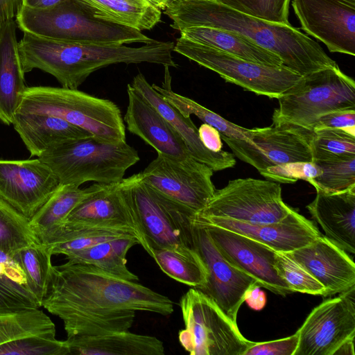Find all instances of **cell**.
<instances>
[{
    "label": "cell",
    "mask_w": 355,
    "mask_h": 355,
    "mask_svg": "<svg viewBox=\"0 0 355 355\" xmlns=\"http://www.w3.org/2000/svg\"><path fill=\"white\" fill-rule=\"evenodd\" d=\"M313 131L315 135L312 141L313 154H355V130L322 128Z\"/></svg>",
    "instance_id": "42"
},
{
    "label": "cell",
    "mask_w": 355,
    "mask_h": 355,
    "mask_svg": "<svg viewBox=\"0 0 355 355\" xmlns=\"http://www.w3.org/2000/svg\"><path fill=\"white\" fill-rule=\"evenodd\" d=\"M38 158L51 168L60 184L78 187L87 182H119L128 168L139 161L137 151L126 142L108 144L94 137L62 144Z\"/></svg>",
    "instance_id": "6"
},
{
    "label": "cell",
    "mask_w": 355,
    "mask_h": 355,
    "mask_svg": "<svg viewBox=\"0 0 355 355\" xmlns=\"http://www.w3.org/2000/svg\"><path fill=\"white\" fill-rule=\"evenodd\" d=\"M322 128H340L355 130V110H341L319 116L313 130Z\"/></svg>",
    "instance_id": "45"
},
{
    "label": "cell",
    "mask_w": 355,
    "mask_h": 355,
    "mask_svg": "<svg viewBox=\"0 0 355 355\" xmlns=\"http://www.w3.org/2000/svg\"><path fill=\"white\" fill-rule=\"evenodd\" d=\"M16 112L57 116L88 132L100 141L126 142L125 126L119 107L108 99L78 89L27 87Z\"/></svg>",
    "instance_id": "5"
},
{
    "label": "cell",
    "mask_w": 355,
    "mask_h": 355,
    "mask_svg": "<svg viewBox=\"0 0 355 355\" xmlns=\"http://www.w3.org/2000/svg\"><path fill=\"white\" fill-rule=\"evenodd\" d=\"M127 93L128 105L123 121L130 132L140 137L157 154L180 160L192 157L179 133L130 84Z\"/></svg>",
    "instance_id": "22"
},
{
    "label": "cell",
    "mask_w": 355,
    "mask_h": 355,
    "mask_svg": "<svg viewBox=\"0 0 355 355\" xmlns=\"http://www.w3.org/2000/svg\"><path fill=\"white\" fill-rule=\"evenodd\" d=\"M298 341L299 334L297 331L293 335L284 338L268 342H254L243 355H294Z\"/></svg>",
    "instance_id": "44"
},
{
    "label": "cell",
    "mask_w": 355,
    "mask_h": 355,
    "mask_svg": "<svg viewBox=\"0 0 355 355\" xmlns=\"http://www.w3.org/2000/svg\"><path fill=\"white\" fill-rule=\"evenodd\" d=\"M165 67L164 81L162 86L153 84L156 90L167 102L177 108L183 115L190 117L194 114L204 123L215 128L221 135L230 138L249 141L252 136V129H248L233 123L219 114L201 105L191 98L175 93L171 89V78L168 66Z\"/></svg>",
    "instance_id": "32"
},
{
    "label": "cell",
    "mask_w": 355,
    "mask_h": 355,
    "mask_svg": "<svg viewBox=\"0 0 355 355\" xmlns=\"http://www.w3.org/2000/svg\"><path fill=\"white\" fill-rule=\"evenodd\" d=\"M15 17L23 33L57 40L102 45L146 44L155 40L137 29L95 17L79 0H64L45 10L21 5Z\"/></svg>",
    "instance_id": "4"
},
{
    "label": "cell",
    "mask_w": 355,
    "mask_h": 355,
    "mask_svg": "<svg viewBox=\"0 0 355 355\" xmlns=\"http://www.w3.org/2000/svg\"><path fill=\"white\" fill-rule=\"evenodd\" d=\"M149 254L171 278L193 288L206 283L207 270L196 250L182 252L172 249H157L152 250Z\"/></svg>",
    "instance_id": "33"
},
{
    "label": "cell",
    "mask_w": 355,
    "mask_h": 355,
    "mask_svg": "<svg viewBox=\"0 0 355 355\" xmlns=\"http://www.w3.org/2000/svg\"><path fill=\"white\" fill-rule=\"evenodd\" d=\"M127 193L144 240V250H195L193 210L159 193L142 180L141 172L127 178Z\"/></svg>",
    "instance_id": "7"
},
{
    "label": "cell",
    "mask_w": 355,
    "mask_h": 355,
    "mask_svg": "<svg viewBox=\"0 0 355 355\" xmlns=\"http://www.w3.org/2000/svg\"><path fill=\"white\" fill-rule=\"evenodd\" d=\"M153 6L159 10H164L169 2L173 0H148Z\"/></svg>",
    "instance_id": "51"
},
{
    "label": "cell",
    "mask_w": 355,
    "mask_h": 355,
    "mask_svg": "<svg viewBox=\"0 0 355 355\" xmlns=\"http://www.w3.org/2000/svg\"><path fill=\"white\" fill-rule=\"evenodd\" d=\"M213 172L193 157L180 160L157 154L141 174L148 186L198 213L216 191L211 180Z\"/></svg>",
    "instance_id": "13"
},
{
    "label": "cell",
    "mask_w": 355,
    "mask_h": 355,
    "mask_svg": "<svg viewBox=\"0 0 355 355\" xmlns=\"http://www.w3.org/2000/svg\"><path fill=\"white\" fill-rule=\"evenodd\" d=\"M287 254L324 287V297L355 286L353 260L324 235Z\"/></svg>",
    "instance_id": "21"
},
{
    "label": "cell",
    "mask_w": 355,
    "mask_h": 355,
    "mask_svg": "<svg viewBox=\"0 0 355 355\" xmlns=\"http://www.w3.org/2000/svg\"><path fill=\"white\" fill-rule=\"evenodd\" d=\"M16 30L13 19L0 24V121L7 125L12 124L27 87Z\"/></svg>",
    "instance_id": "25"
},
{
    "label": "cell",
    "mask_w": 355,
    "mask_h": 355,
    "mask_svg": "<svg viewBox=\"0 0 355 355\" xmlns=\"http://www.w3.org/2000/svg\"><path fill=\"white\" fill-rule=\"evenodd\" d=\"M259 172L271 181L295 183L300 180L309 182L321 171L313 162H298L270 166Z\"/></svg>",
    "instance_id": "43"
},
{
    "label": "cell",
    "mask_w": 355,
    "mask_h": 355,
    "mask_svg": "<svg viewBox=\"0 0 355 355\" xmlns=\"http://www.w3.org/2000/svg\"><path fill=\"white\" fill-rule=\"evenodd\" d=\"M12 125L31 157H39L66 142L93 137L62 119L45 114L16 112Z\"/></svg>",
    "instance_id": "26"
},
{
    "label": "cell",
    "mask_w": 355,
    "mask_h": 355,
    "mask_svg": "<svg viewBox=\"0 0 355 355\" xmlns=\"http://www.w3.org/2000/svg\"><path fill=\"white\" fill-rule=\"evenodd\" d=\"M98 183L80 189L73 184H59L56 189L29 220L31 229L43 243L62 224L70 212L96 191Z\"/></svg>",
    "instance_id": "29"
},
{
    "label": "cell",
    "mask_w": 355,
    "mask_h": 355,
    "mask_svg": "<svg viewBox=\"0 0 355 355\" xmlns=\"http://www.w3.org/2000/svg\"><path fill=\"white\" fill-rule=\"evenodd\" d=\"M21 6V0H0V24L12 19Z\"/></svg>",
    "instance_id": "48"
},
{
    "label": "cell",
    "mask_w": 355,
    "mask_h": 355,
    "mask_svg": "<svg viewBox=\"0 0 355 355\" xmlns=\"http://www.w3.org/2000/svg\"><path fill=\"white\" fill-rule=\"evenodd\" d=\"M139 244L135 236H123L100 243L65 255L67 261L94 266L118 277L138 281L127 267L126 255L134 245Z\"/></svg>",
    "instance_id": "31"
},
{
    "label": "cell",
    "mask_w": 355,
    "mask_h": 355,
    "mask_svg": "<svg viewBox=\"0 0 355 355\" xmlns=\"http://www.w3.org/2000/svg\"><path fill=\"white\" fill-rule=\"evenodd\" d=\"M200 139L209 150L218 152L223 150V142L220 132L213 126L202 124L198 129Z\"/></svg>",
    "instance_id": "46"
},
{
    "label": "cell",
    "mask_w": 355,
    "mask_h": 355,
    "mask_svg": "<svg viewBox=\"0 0 355 355\" xmlns=\"http://www.w3.org/2000/svg\"><path fill=\"white\" fill-rule=\"evenodd\" d=\"M59 184L51 168L38 157L0 159V198L29 220Z\"/></svg>",
    "instance_id": "18"
},
{
    "label": "cell",
    "mask_w": 355,
    "mask_h": 355,
    "mask_svg": "<svg viewBox=\"0 0 355 355\" xmlns=\"http://www.w3.org/2000/svg\"><path fill=\"white\" fill-rule=\"evenodd\" d=\"M313 162L321 171L309 181L315 190L333 193L355 187V154L313 153Z\"/></svg>",
    "instance_id": "34"
},
{
    "label": "cell",
    "mask_w": 355,
    "mask_h": 355,
    "mask_svg": "<svg viewBox=\"0 0 355 355\" xmlns=\"http://www.w3.org/2000/svg\"><path fill=\"white\" fill-rule=\"evenodd\" d=\"M173 51L217 73L227 82L270 98H279L302 78L284 66L257 64L181 36L177 39Z\"/></svg>",
    "instance_id": "10"
},
{
    "label": "cell",
    "mask_w": 355,
    "mask_h": 355,
    "mask_svg": "<svg viewBox=\"0 0 355 355\" xmlns=\"http://www.w3.org/2000/svg\"><path fill=\"white\" fill-rule=\"evenodd\" d=\"M38 243L29 219L0 198V249L12 256L19 250Z\"/></svg>",
    "instance_id": "37"
},
{
    "label": "cell",
    "mask_w": 355,
    "mask_h": 355,
    "mask_svg": "<svg viewBox=\"0 0 355 355\" xmlns=\"http://www.w3.org/2000/svg\"><path fill=\"white\" fill-rule=\"evenodd\" d=\"M195 217L201 223L244 235L279 252H292L322 235L311 220L295 209L278 222L262 225L249 224L228 218L204 216L197 213Z\"/></svg>",
    "instance_id": "20"
},
{
    "label": "cell",
    "mask_w": 355,
    "mask_h": 355,
    "mask_svg": "<svg viewBox=\"0 0 355 355\" xmlns=\"http://www.w3.org/2000/svg\"><path fill=\"white\" fill-rule=\"evenodd\" d=\"M64 0H21V5L35 10L53 8Z\"/></svg>",
    "instance_id": "49"
},
{
    "label": "cell",
    "mask_w": 355,
    "mask_h": 355,
    "mask_svg": "<svg viewBox=\"0 0 355 355\" xmlns=\"http://www.w3.org/2000/svg\"><path fill=\"white\" fill-rule=\"evenodd\" d=\"M272 123H288L313 130L318 118L341 110H355V82L338 64L302 76L278 98Z\"/></svg>",
    "instance_id": "8"
},
{
    "label": "cell",
    "mask_w": 355,
    "mask_h": 355,
    "mask_svg": "<svg viewBox=\"0 0 355 355\" xmlns=\"http://www.w3.org/2000/svg\"><path fill=\"white\" fill-rule=\"evenodd\" d=\"M302 28L330 52L355 55V0H293Z\"/></svg>",
    "instance_id": "16"
},
{
    "label": "cell",
    "mask_w": 355,
    "mask_h": 355,
    "mask_svg": "<svg viewBox=\"0 0 355 355\" xmlns=\"http://www.w3.org/2000/svg\"><path fill=\"white\" fill-rule=\"evenodd\" d=\"M42 306L62 320L67 338L129 331L137 311H173L167 296L94 266L69 261L52 266Z\"/></svg>",
    "instance_id": "1"
},
{
    "label": "cell",
    "mask_w": 355,
    "mask_h": 355,
    "mask_svg": "<svg viewBox=\"0 0 355 355\" xmlns=\"http://www.w3.org/2000/svg\"><path fill=\"white\" fill-rule=\"evenodd\" d=\"M306 209L328 239L347 253H355V187L333 193L316 190Z\"/></svg>",
    "instance_id": "24"
},
{
    "label": "cell",
    "mask_w": 355,
    "mask_h": 355,
    "mask_svg": "<svg viewBox=\"0 0 355 355\" xmlns=\"http://www.w3.org/2000/svg\"><path fill=\"white\" fill-rule=\"evenodd\" d=\"M184 329L178 339L191 355H243L254 342L247 340L238 326L198 289L185 293L180 300Z\"/></svg>",
    "instance_id": "9"
},
{
    "label": "cell",
    "mask_w": 355,
    "mask_h": 355,
    "mask_svg": "<svg viewBox=\"0 0 355 355\" xmlns=\"http://www.w3.org/2000/svg\"><path fill=\"white\" fill-rule=\"evenodd\" d=\"M174 42L153 40L139 47L57 40L24 32L19 52L24 73L40 69L63 87H78L93 72L110 64L148 62L176 67Z\"/></svg>",
    "instance_id": "3"
},
{
    "label": "cell",
    "mask_w": 355,
    "mask_h": 355,
    "mask_svg": "<svg viewBox=\"0 0 355 355\" xmlns=\"http://www.w3.org/2000/svg\"><path fill=\"white\" fill-rule=\"evenodd\" d=\"M276 269L292 292L322 295L324 287L285 252H277Z\"/></svg>",
    "instance_id": "38"
},
{
    "label": "cell",
    "mask_w": 355,
    "mask_h": 355,
    "mask_svg": "<svg viewBox=\"0 0 355 355\" xmlns=\"http://www.w3.org/2000/svg\"><path fill=\"white\" fill-rule=\"evenodd\" d=\"M196 220L206 227L225 259L254 279L261 287L282 295L292 293L276 269L277 252L244 235Z\"/></svg>",
    "instance_id": "17"
},
{
    "label": "cell",
    "mask_w": 355,
    "mask_h": 355,
    "mask_svg": "<svg viewBox=\"0 0 355 355\" xmlns=\"http://www.w3.org/2000/svg\"><path fill=\"white\" fill-rule=\"evenodd\" d=\"M69 354L74 355H164V343L146 335L118 331L103 335L67 338Z\"/></svg>",
    "instance_id": "27"
},
{
    "label": "cell",
    "mask_w": 355,
    "mask_h": 355,
    "mask_svg": "<svg viewBox=\"0 0 355 355\" xmlns=\"http://www.w3.org/2000/svg\"><path fill=\"white\" fill-rule=\"evenodd\" d=\"M55 327L39 309L0 315V345L27 336L55 338Z\"/></svg>",
    "instance_id": "36"
},
{
    "label": "cell",
    "mask_w": 355,
    "mask_h": 355,
    "mask_svg": "<svg viewBox=\"0 0 355 355\" xmlns=\"http://www.w3.org/2000/svg\"><path fill=\"white\" fill-rule=\"evenodd\" d=\"M66 340L27 336L0 345V355H68Z\"/></svg>",
    "instance_id": "41"
},
{
    "label": "cell",
    "mask_w": 355,
    "mask_h": 355,
    "mask_svg": "<svg viewBox=\"0 0 355 355\" xmlns=\"http://www.w3.org/2000/svg\"><path fill=\"white\" fill-rule=\"evenodd\" d=\"M130 85L179 133L195 159L207 165L213 171H222L235 166L236 159L232 153L223 150L214 152L207 149L200 139L198 128L190 117L185 116L167 102L153 88L142 73L136 75Z\"/></svg>",
    "instance_id": "23"
},
{
    "label": "cell",
    "mask_w": 355,
    "mask_h": 355,
    "mask_svg": "<svg viewBox=\"0 0 355 355\" xmlns=\"http://www.w3.org/2000/svg\"><path fill=\"white\" fill-rule=\"evenodd\" d=\"M192 234L195 249L202 259L208 273L206 283L196 288L212 300L236 324L237 314L245 301L246 292L251 287L259 284L225 259L206 227L198 223L195 217Z\"/></svg>",
    "instance_id": "15"
},
{
    "label": "cell",
    "mask_w": 355,
    "mask_h": 355,
    "mask_svg": "<svg viewBox=\"0 0 355 355\" xmlns=\"http://www.w3.org/2000/svg\"><path fill=\"white\" fill-rule=\"evenodd\" d=\"M164 12L179 31L205 26L241 35L278 55L284 67L302 76L337 65L318 42L291 24L252 17L216 0H173Z\"/></svg>",
    "instance_id": "2"
},
{
    "label": "cell",
    "mask_w": 355,
    "mask_h": 355,
    "mask_svg": "<svg viewBox=\"0 0 355 355\" xmlns=\"http://www.w3.org/2000/svg\"><path fill=\"white\" fill-rule=\"evenodd\" d=\"M297 332L294 355H335L355 338V286L315 307Z\"/></svg>",
    "instance_id": "14"
},
{
    "label": "cell",
    "mask_w": 355,
    "mask_h": 355,
    "mask_svg": "<svg viewBox=\"0 0 355 355\" xmlns=\"http://www.w3.org/2000/svg\"><path fill=\"white\" fill-rule=\"evenodd\" d=\"M181 37L257 64L282 67V61L274 53L243 36L225 29L193 26L180 31Z\"/></svg>",
    "instance_id": "28"
},
{
    "label": "cell",
    "mask_w": 355,
    "mask_h": 355,
    "mask_svg": "<svg viewBox=\"0 0 355 355\" xmlns=\"http://www.w3.org/2000/svg\"><path fill=\"white\" fill-rule=\"evenodd\" d=\"M235 10L265 21L290 24L291 0H216Z\"/></svg>",
    "instance_id": "39"
},
{
    "label": "cell",
    "mask_w": 355,
    "mask_h": 355,
    "mask_svg": "<svg viewBox=\"0 0 355 355\" xmlns=\"http://www.w3.org/2000/svg\"><path fill=\"white\" fill-rule=\"evenodd\" d=\"M259 286H254L248 289L245 295V301L254 310L262 309L266 303V297Z\"/></svg>",
    "instance_id": "47"
},
{
    "label": "cell",
    "mask_w": 355,
    "mask_h": 355,
    "mask_svg": "<svg viewBox=\"0 0 355 355\" xmlns=\"http://www.w3.org/2000/svg\"><path fill=\"white\" fill-rule=\"evenodd\" d=\"M127 182L128 179L123 178L110 184L98 183L96 191L70 212L60 227L89 226L123 230L135 236L144 248V240L127 193Z\"/></svg>",
    "instance_id": "19"
},
{
    "label": "cell",
    "mask_w": 355,
    "mask_h": 355,
    "mask_svg": "<svg viewBox=\"0 0 355 355\" xmlns=\"http://www.w3.org/2000/svg\"><path fill=\"white\" fill-rule=\"evenodd\" d=\"M0 263L6 264L10 267H20L19 264L15 261L12 256L1 249H0Z\"/></svg>",
    "instance_id": "50"
},
{
    "label": "cell",
    "mask_w": 355,
    "mask_h": 355,
    "mask_svg": "<svg viewBox=\"0 0 355 355\" xmlns=\"http://www.w3.org/2000/svg\"><path fill=\"white\" fill-rule=\"evenodd\" d=\"M315 132L302 126L272 123L252 129L249 141L220 135L233 155L259 171L268 167L298 162H313Z\"/></svg>",
    "instance_id": "12"
},
{
    "label": "cell",
    "mask_w": 355,
    "mask_h": 355,
    "mask_svg": "<svg viewBox=\"0 0 355 355\" xmlns=\"http://www.w3.org/2000/svg\"><path fill=\"white\" fill-rule=\"evenodd\" d=\"M52 255L50 248L41 243L12 254L25 274L26 286L41 305L49 287Z\"/></svg>",
    "instance_id": "35"
},
{
    "label": "cell",
    "mask_w": 355,
    "mask_h": 355,
    "mask_svg": "<svg viewBox=\"0 0 355 355\" xmlns=\"http://www.w3.org/2000/svg\"><path fill=\"white\" fill-rule=\"evenodd\" d=\"M79 1L95 17L139 31L152 29L161 20V10L148 0Z\"/></svg>",
    "instance_id": "30"
},
{
    "label": "cell",
    "mask_w": 355,
    "mask_h": 355,
    "mask_svg": "<svg viewBox=\"0 0 355 355\" xmlns=\"http://www.w3.org/2000/svg\"><path fill=\"white\" fill-rule=\"evenodd\" d=\"M293 209L284 202L279 183L247 178L230 180L223 188L216 189L197 214L262 225L278 222Z\"/></svg>",
    "instance_id": "11"
},
{
    "label": "cell",
    "mask_w": 355,
    "mask_h": 355,
    "mask_svg": "<svg viewBox=\"0 0 355 355\" xmlns=\"http://www.w3.org/2000/svg\"><path fill=\"white\" fill-rule=\"evenodd\" d=\"M41 306L26 284L0 274V315L34 310Z\"/></svg>",
    "instance_id": "40"
}]
</instances>
